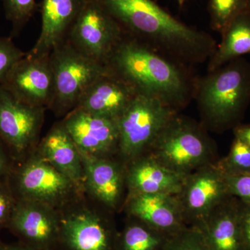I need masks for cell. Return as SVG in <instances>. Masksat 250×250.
<instances>
[{"instance_id":"6da1fadb","label":"cell","mask_w":250,"mask_h":250,"mask_svg":"<svg viewBox=\"0 0 250 250\" xmlns=\"http://www.w3.org/2000/svg\"><path fill=\"white\" fill-rule=\"evenodd\" d=\"M125 35L190 67L208 62L218 47L205 31L179 21L153 0H99Z\"/></svg>"},{"instance_id":"7a4b0ae2","label":"cell","mask_w":250,"mask_h":250,"mask_svg":"<svg viewBox=\"0 0 250 250\" xmlns=\"http://www.w3.org/2000/svg\"><path fill=\"white\" fill-rule=\"evenodd\" d=\"M106 65L138 93L156 99L177 113L193 100L197 77L192 67L128 36L117 46Z\"/></svg>"},{"instance_id":"3957f363","label":"cell","mask_w":250,"mask_h":250,"mask_svg":"<svg viewBox=\"0 0 250 250\" xmlns=\"http://www.w3.org/2000/svg\"><path fill=\"white\" fill-rule=\"evenodd\" d=\"M193 100L208 132L234 129L250 104V62L241 57L197 77Z\"/></svg>"},{"instance_id":"277c9868","label":"cell","mask_w":250,"mask_h":250,"mask_svg":"<svg viewBox=\"0 0 250 250\" xmlns=\"http://www.w3.org/2000/svg\"><path fill=\"white\" fill-rule=\"evenodd\" d=\"M147 153L184 176L220 159L216 143L203 125L180 113L172 117Z\"/></svg>"},{"instance_id":"5b68a950","label":"cell","mask_w":250,"mask_h":250,"mask_svg":"<svg viewBox=\"0 0 250 250\" xmlns=\"http://www.w3.org/2000/svg\"><path fill=\"white\" fill-rule=\"evenodd\" d=\"M7 182L17 200L41 202L59 210L85 195L82 188L35 150L16 162Z\"/></svg>"},{"instance_id":"8992f818","label":"cell","mask_w":250,"mask_h":250,"mask_svg":"<svg viewBox=\"0 0 250 250\" xmlns=\"http://www.w3.org/2000/svg\"><path fill=\"white\" fill-rule=\"evenodd\" d=\"M85 195L60 210L59 250H116L118 233L113 213Z\"/></svg>"},{"instance_id":"52a82bcc","label":"cell","mask_w":250,"mask_h":250,"mask_svg":"<svg viewBox=\"0 0 250 250\" xmlns=\"http://www.w3.org/2000/svg\"><path fill=\"white\" fill-rule=\"evenodd\" d=\"M49 59L54 86L49 109L57 116H66L72 111L87 88L109 70L107 65L85 57L65 41L52 51Z\"/></svg>"},{"instance_id":"ba28073f","label":"cell","mask_w":250,"mask_h":250,"mask_svg":"<svg viewBox=\"0 0 250 250\" xmlns=\"http://www.w3.org/2000/svg\"><path fill=\"white\" fill-rule=\"evenodd\" d=\"M175 113L159 100L138 93L118 118V157L127 164L149 152Z\"/></svg>"},{"instance_id":"9c48e42d","label":"cell","mask_w":250,"mask_h":250,"mask_svg":"<svg viewBox=\"0 0 250 250\" xmlns=\"http://www.w3.org/2000/svg\"><path fill=\"white\" fill-rule=\"evenodd\" d=\"M125 36L99 0H85L65 41L85 57L106 65Z\"/></svg>"},{"instance_id":"30bf717a","label":"cell","mask_w":250,"mask_h":250,"mask_svg":"<svg viewBox=\"0 0 250 250\" xmlns=\"http://www.w3.org/2000/svg\"><path fill=\"white\" fill-rule=\"evenodd\" d=\"M45 111L23 103L0 85V139L16 162L34 152L40 142Z\"/></svg>"},{"instance_id":"8fae6325","label":"cell","mask_w":250,"mask_h":250,"mask_svg":"<svg viewBox=\"0 0 250 250\" xmlns=\"http://www.w3.org/2000/svg\"><path fill=\"white\" fill-rule=\"evenodd\" d=\"M217 162L188 174L177 194L188 226H196L217 206L231 196L225 174Z\"/></svg>"},{"instance_id":"7c38bea8","label":"cell","mask_w":250,"mask_h":250,"mask_svg":"<svg viewBox=\"0 0 250 250\" xmlns=\"http://www.w3.org/2000/svg\"><path fill=\"white\" fill-rule=\"evenodd\" d=\"M8 229L31 248L59 250L60 210L41 202L17 200Z\"/></svg>"},{"instance_id":"4fadbf2b","label":"cell","mask_w":250,"mask_h":250,"mask_svg":"<svg viewBox=\"0 0 250 250\" xmlns=\"http://www.w3.org/2000/svg\"><path fill=\"white\" fill-rule=\"evenodd\" d=\"M80 154L85 195L112 213L123 209L126 197V164L118 156L95 157Z\"/></svg>"},{"instance_id":"5bb4252c","label":"cell","mask_w":250,"mask_h":250,"mask_svg":"<svg viewBox=\"0 0 250 250\" xmlns=\"http://www.w3.org/2000/svg\"><path fill=\"white\" fill-rule=\"evenodd\" d=\"M0 85L23 103L49 109L54 94L49 55L26 54Z\"/></svg>"},{"instance_id":"9a60e30c","label":"cell","mask_w":250,"mask_h":250,"mask_svg":"<svg viewBox=\"0 0 250 250\" xmlns=\"http://www.w3.org/2000/svg\"><path fill=\"white\" fill-rule=\"evenodd\" d=\"M61 122L80 152L95 157L118 156V119L75 108Z\"/></svg>"},{"instance_id":"2e32d148","label":"cell","mask_w":250,"mask_h":250,"mask_svg":"<svg viewBox=\"0 0 250 250\" xmlns=\"http://www.w3.org/2000/svg\"><path fill=\"white\" fill-rule=\"evenodd\" d=\"M123 210L158 231L172 234L188 226L177 195L168 193L126 195Z\"/></svg>"},{"instance_id":"e0dca14e","label":"cell","mask_w":250,"mask_h":250,"mask_svg":"<svg viewBox=\"0 0 250 250\" xmlns=\"http://www.w3.org/2000/svg\"><path fill=\"white\" fill-rule=\"evenodd\" d=\"M137 94L132 85L109 69L87 88L75 108L118 119Z\"/></svg>"},{"instance_id":"ac0fdd59","label":"cell","mask_w":250,"mask_h":250,"mask_svg":"<svg viewBox=\"0 0 250 250\" xmlns=\"http://www.w3.org/2000/svg\"><path fill=\"white\" fill-rule=\"evenodd\" d=\"M187 176L167 168L149 153L126 164V195L180 192Z\"/></svg>"},{"instance_id":"d6986e66","label":"cell","mask_w":250,"mask_h":250,"mask_svg":"<svg viewBox=\"0 0 250 250\" xmlns=\"http://www.w3.org/2000/svg\"><path fill=\"white\" fill-rule=\"evenodd\" d=\"M85 0H42L41 30L35 45L28 53L49 56L66 40L67 34L82 11Z\"/></svg>"},{"instance_id":"ffe728a7","label":"cell","mask_w":250,"mask_h":250,"mask_svg":"<svg viewBox=\"0 0 250 250\" xmlns=\"http://www.w3.org/2000/svg\"><path fill=\"white\" fill-rule=\"evenodd\" d=\"M209 250H246L238 217V199L230 196L195 226Z\"/></svg>"},{"instance_id":"44dd1931","label":"cell","mask_w":250,"mask_h":250,"mask_svg":"<svg viewBox=\"0 0 250 250\" xmlns=\"http://www.w3.org/2000/svg\"><path fill=\"white\" fill-rule=\"evenodd\" d=\"M35 152L84 191L82 156L62 122L54 125L45 137L41 140Z\"/></svg>"},{"instance_id":"7402d4cb","label":"cell","mask_w":250,"mask_h":250,"mask_svg":"<svg viewBox=\"0 0 250 250\" xmlns=\"http://www.w3.org/2000/svg\"><path fill=\"white\" fill-rule=\"evenodd\" d=\"M220 35L221 42L208 59L207 72L250 55V10L237 16Z\"/></svg>"},{"instance_id":"603a6c76","label":"cell","mask_w":250,"mask_h":250,"mask_svg":"<svg viewBox=\"0 0 250 250\" xmlns=\"http://www.w3.org/2000/svg\"><path fill=\"white\" fill-rule=\"evenodd\" d=\"M168 236L129 217L123 231L118 233L116 250H162Z\"/></svg>"},{"instance_id":"cb8c5ba5","label":"cell","mask_w":250,"mask_h":250,"mask_svg":"<svg viewBox=\"0 0 250 250\" xmlns=\"http://www.w3.org/2000/svg\"><path fill=\"white\" fill-rule=\"evenodd\" d=\"M250 10V0H209L210 26L221 34L240 14Z\"/></svg>"},{"instance_id":"d4e9b609","label":"cell","mask_w":250,"mask_h":250,"mask_svg":"<svg viewBox=\"0 0 250 250\" xmlns=\"http://www.w3.org/2000/svg\"><path fill=\"white\" fill-rule=\"evenodd\" d=\"M219 168L225 175L250 174V147L239 138L234 139L228 155L217 162Z\"/></svg>"},{"instance_id":"484cf974","label":"cell","mask_w":250,"mask_h":250,"mask_svg":"<svg viewBox=\"0 0 250 250\" xmlns=\"http://www.w3.org/2000/svg\"><path fill=\"white\" fill-rule=\"evenodd\" d=\"M6 19L12 24L13 36H17L34 14L36 0H1Z\"/></svg>"},{"instance_id":"4316f807","label":"cell","mask_w":250,"mask_h":250,"mask_svg":"<svg viewBox=\"0 0 250 250\" xmlns=\"http://www.w3.org/2000/svg\"><path fill=\"white\" fill-rule=\"evenodd\" d=\"M162 250H209L198 229L187 226L169 235Z\"/></svg>"},{"instance_id":"83f0119b","label":"cell","mask_w":250,"mask_h":250,"mask_svg":"<svg viewBox=\"0 0 250 250\" xmlns=\"http://www.w3.org/2000/svg\"><path fill=\"white\" fill-rule=\"evenodd\" d=\"M26 54L15 45L11 38L0 37V84Z\"/></svg>"},{"instance_id":"f1b7e54d","label":"cell","mask_w":250,"mask_h":250,"mask_svg":"<svg viewBox=\"0 0 250 250\" xmlns=\"http://www.w3.org/2000/svg\"><path fill=\"white\" fill-rule=\"evenodd\" d=\"M17 199L7 179L0 182V231L7 229Z\"/></svg>"},{"instance_id":"f546056e","label":"cell","mask_w":250,"mask_h":250,"mask_svg":"<svg viewBox=\"0 0 250 250\" xmlns=\"http://www.w3.org/2000/svg\"><path fill=\"white\" fill-rule=\"evenodd\" d=\"M225 177L229 194L250 205V174Z\"/></svg>"},{"instance_id":"4dcf8cb0","label":"cell","mask_w":250,"mask_h":250,"mask_svg":"<svg viewBox=\"0 0 250 250\" xmlns=\"http://www.w3.org/2000/svg\"><path fill=\"white\" fill-rule=\"evenodd\" d=\"M238 217L246 250H250V205L238 199Z\"/></svg>"},{"instance_id":"1f68e13d","label":"cell","mask_w":250,"mask_h":250,"mask_svg":"<svg viewBox=\"0 0 250 250\" xmlns=\"http://www.w3.org/2000/svg\"><path fill=\"white\" fill-rule=\"evenodd\" d=\"M15 164L16 161L9 149L0 139V182L8 179Z\"/></svg>"},{"instance_id":"d6a6232c","label":"cell","mask_w":250,"mask_h":250,"mask_svg":"<svg viewBox=\"0 0 250 250\" xmlns=\"http://www.w3.org/2000/svg\"><path fill=\"white\" fill-rule=\"evenodd\" d=\"M233 134L236 137L239 138L244 141L250 147V125L242 124L238 125L233 130Z\"/></svg>"},{"instance_id":"836d02e7","label":"cell","mask_w":250,"mask_h":250,"mask_svg":"<svg viewBox=\"0 0 250 250\" xmlns=\"http://www.w3.org/2000/svg\"><path fill=\"white\" fill-rule=\"evenodd\" d=\"M0 250H43L31 248L18 241L16 243H6L0 239Z\"/></svg>"},{"instance_id":"e575fe53","label":"cell","mask_w":250,"mask_h":250,"mask_svg":"<svg viewBox=\"0 0 250 250\" xmlns=\"http://www.w3.org/2000/svg\"><path fill=\"white\" fill-rule=\"evenodd\" d=\"M187 1V0H177V3H178L180 6H183Z\"/></svg>"}]
</instances>
